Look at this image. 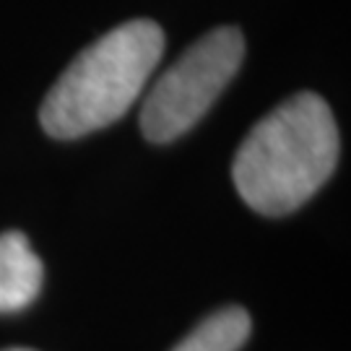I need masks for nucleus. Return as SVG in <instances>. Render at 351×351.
Segmentation results:
<instances>
[{
    "label": "nucleus",
    "mask_w": 351,
    "mask_h": 351,
    "mask_svg": "<svg viewBox=\"0 0 351 351\" xmlns=\"http://www.w3.org/2000/svg\"><path fill=\"white\" fill-rule=\"evenodd\" d=\"M339 151V125L328 101L300 91L271 110L239 143L232 180L252 211L287 216L326 185Z\"/></svg>",
    "instance_id": "f257e3e1"
},
{
    "label": "nucleus",
    "mask_w": 351,
    "mask_h": 351,
    "mask_svg": "<svg viewBox=\"0 0 351 351\" xmlns=\"http://www.w3.org/2000/svg\"><path fill=\"white\" fill-rule=\"evenodd\" d=\"M164 55L156 21L136 19L114 26L78 52L39 107L45 133L58 141L84 138L117 123L141 97Z\"/></svg>",
    "instance_id": "f03ea898"
},
{
    "label": "nucleus",
    "mask_w": 351,
    "mask_h": 351,
    "mask_svg": "<svg viewBox=\"0 0 351 351\" xmlns=\"http://www.w3.org/2000/svg\"><path fill=\"white\" fill-rule=\"evenodd\" d=\"M245 58L237 26H219L193 42L149 88L141 107V130L151 143H169L188 133L211 110Z\"/></svg>",
    "instance_id": "7ed1b4c3"
},
{
    "label": "nucleus",
    "mask_w": 351,
    "mask_h": 351,
    "mask_svg": "<svg viewBox=\"0 0 351 351\" xmlns=\"http://www.w3.org/2000/svg\"><path fill=\"white\" fill-rule=\"evenodd\" d=\"M45 265L21 232L0 234V315L21 313L37 300Z\"/></svg>",
    "instance_id": "20e7f679"
},
{
    "label": "nucleus",
    "mask_w": 351,
    "mask_h": 351,
    "mask_svg": "<svg viewBox=\"0 0 351 351\" xmlns=\"http://www.w3.org/2000/svg\"><path fill=\"white\" fill-rule=\"evenodd\" d=\"M252 330V320L242 307H224L208 315L172 351H239Z\"/></svg>",
    "instance_id": "39448f33"
},
{
    "label": "nucleus",
    "mask_w": 351,
    "mask_h": 351,
    "mask_svg": "<svg viewBox=\"0 0 351 351\" xmlns=\"http://www.w3.org/2000/svg\"><path fill=\"white\" fill-rule=\"evenodd\" d=\"M8 351H32V349H8Z\"/></svg>",
    "instance_id": "423d86ee"
}]
</instances>
